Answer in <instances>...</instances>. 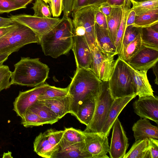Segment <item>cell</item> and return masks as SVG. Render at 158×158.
Instances as JSON below:
<instances>
[{"mask_svg": "<svg viewBox=\"0 0 158 158\" xmlns=\"http://www.w3.org/2000/svg\"><path fill=\"white\" fill-rule=\"evenodd\" d=\"M102 82L90 68H77L68 86L71 98L70 113L76 117L79 107L85 101L97 98Z\"/></svg>", "mask_w": 158, "mask_h": 158, "instance_id": "obj_1", "label": "cell"}, {"mask_svg": "<svg viewBox=\"0 0 158 158\" xmlns=\"http://www.w3.org/2000/svg\"><path fill=\"white\" fill-rule=\"evenodd\" d=\"M74 36L72 19L63 16L54 27L40 36V44L45 55L56 58L72 49Z\"/></svg>", "mask_w": 158, "mask_h": 158, "instance_id": "obj_2", "label": "cell"}, {"mask_svg": "<svg viewBox=\"0 0 158 158\" xmlns=\"http://www.w3.org/2000/svg\"><path fill=\"white\" fill-rule=\"evenodd\" d=\"M14 66L10 77L12 85L35 87L44 84L48 78L49 69L38 58L21 57Z\"/></svg>", "mask_w": 158, "mask_h": 158, "instance_id": "obj_3", "label": "cell"}, {"mask_svg": "<svg viewBox=\"0 0 158 158\" xmlns=\"http://www.w3.org/2000/svg\"><path fill=\"white\" fill-rule=\"evenodd\" d=\"M108 84L114 99L136 94L132 77L127 62L119 55L115 61Z\"/></svg>", "mask_w": 158, "mask_h": 158, "instance_id": "obj_4", "label": "cell"}, {"mask_svg": "<svg viewBox=\"0 0 158 158\" xmlns=\"http://www.w3.org/2000/svg\"><path fill=\"white\" fill-rule=\"evenodd\" d=\"M98 8L91 6L71 12L75 35L84 37L92 52L96 48L95 41V15Z\"/></svg>", "mask_w": 158, "mask_h": 158, "instance_id": "obj_5", "label": "cell"}, {"mask_svg": "<svg viewBox=\"0 0 158 158\" xmlns=\"http://www.w3.org/2000/svg\"><path fill=\"white\" fill-rule=\"evenodd\" d=\"M15 22V27L0 38V54L17 52L28 44H40V36L28 27Z\"/></svg>", "mask_w": 158, "mask_h": 158, "instance_id": "obj_6", "label": "cell"}, {"mask_svg": "<svg viewBox=\"0 0 158 158\" xmlns=\"http://www.w3.org/2000/svg\"><path fill=\"white\" fill-rule=\"evenodd\" d=\"M114 100L110 92L108 81H102L96 99L93 116L84 131L101 133Z\"/></svg>", "mask_w": 158, "mask_h": 158, "instance_id": "obj_7", "label": "cell"}, {"mask_svg": "<svg viewBox=\"0 0 158 158\" xmlns=\"http://www.w3.org/2000/svg\"><path fill=\"white\" fill-rule=\"evenodd\" d=\"M64 130L52 129L41 132L33 142L34 151L39 156L45 158H55L60 150V143Z\"/></svg>", "mask_w": 158, "mask_h": 158, "instance_id": "obj_8", "label": "cell"}, {"mask_svg": "<svg viewBox=\"0 0 158 158\" xmlns=\"http://www.w3.org/2000/svg\"><path fill=\"white\" fill-rule=\"evenodd\" d=\"M10 17L15 21L28 27L40 36L54 27L61 19L40 17L26 14L11 15Z\"/></svg>", "mask_w": 158, "mask_h": 158, "instance_id": "obj_9", "label": "cell"}, {"mask_svg": "<svg viewBox=\"0 0 158 158\" xmlns=\"http://www.w3.org/2000/svg\"><path fill=\"white\" fill-rule=\"evenodd\" d=\"M84 142L92 158H109L110 146L108 137L100 133L82 131Z\"/></svg>", "mask_w": 158, "mask_h": 158, "instance_id": "obj_10", "label": "cell"}, {"mask_svg": "<svg viewBox=\"0 0 158 158\" xmlns=\"http://www.w3.org/2000/svg\"><path fill=\"white\" fill-rule=\"evenodd\" d=\"M47 84L41 85L24 91H19L13 102V110L21 118L25 112L38 100L40 95L49 86Z\"/></svg>", "mask_w": 158, "mask_h": 158, "instance_id": "obj_11", "label": "cell"}, {"mask_svg": "<svg viewBox=\"0 0 158 158\" xmlns=\"http://www.w3.org/2000/svg\"><path fill=\"white\" fill-rule=\"evenodd\" d=\"M109 153L110 158H124L129 146L128 138L117 118L113 125Z\"/></svg>", "mask_w": 158, "mask_h": 158, "instance_id": "obj_12", "label": "cell"}, {"mask_svg": "<svg viewBox=\"0 0 158 158\" xmlns=\"http://www.w3.org/2000/svg\"><path fill=\"white\" fill-rule=\"evenodd\" d=\"M158 61V49L143 45L139 50L126 62L135 70L147 71Z\"/></svg>", "mask_w": 158, "mask_h": 158, "instance_id": "obj_13", "label": "cell"}, {"mask_svg": "<svg viewBox=\"0 0 158 158\" xmlns=\"http://www.w3.org/2000/svg\"><path fill=\"white\" fill-rule=\"evenodd\" d=\"M134 112L141 118L158 123V97L149 96L139 97L133 104Z\"/></svg>", "mask_w": 158, "mask_h": 158, "instance_id": "obj_14", "label": "cell"}, {"mask_svg": "<svg viewBox=\"0 0 158 158\" xmlns=\"http://www.w3.org/2000/svg\"><path fill=\"white\" fill-rule=\"evenodd\" d=\"M77 68H89L92 59V52L84 37L74 35L72 48Z\"/></svg>", "mask_w": 158, "mask_h": 158, "instance_id": "obj_15", "label": "cell"}, {"mask_svg": "<svg viewBox=\"0 0 158 158\" xmlns=\"http://www.w3.org/2000/svg\"><path fill=\"white\" fill-rule=\"evenodd\" d=\"M60 150L55 158H92L84 142H69L63 137L60 143Z\"/></svg>", "mask_w": 158, "mask_h": 158, "instance_id": "obj_16", "label": "cell"}, {"mask_svg": "<svg viewBox=\"0 0 158 158\" xmlns=\"http://www.w3.org/2000/svg\"><path fill=\"white\" fill-rule=\"evenodd\" d=\"M137 96L136 94L124 97L119 98L114 100L105 124L100 134L108 136L113 125L118 115L127 104Z\"/></svg>", "mask_w": 158, "mask_h": 158, "instance_id": "obj_17", "label": "cell"}, {"mask_svg": "<svg viewBox=\"0 0 158 158\" xmlns=\"http://www.w3.org/2000/svg\"><path fill=\"white\" fill-rule=\"evenodd\" d=\"M95 41L98 49L106 56L118 55L108 31L95 24Z\"/></svg>", "mask_w": 158, "mask_h": 158, "instance_id": "obj_18", "label": "cell"}, {"mask_svg": "<svg viewBox=\"0 0 158 158\" xmlns=\"http://www.w3.org/2000/svg\"><path fill=\"white\" fill-rule=\"evenodd\" d=\"M127 63L132 77L137 96L139 97L154 96V91L148 78L147 71L135 70Z\"/></svg>", "mask_w": 158, "mask_h": 158, "instance_id": "obj_19", "label": "cell"}, {"mask_svg": "<svg viewBox=\"0 0 158 158\" xmlns=\"http://www.w3.org/2000/svg\"><path fill=\"white\" fill-rule=\"evenodd\" d=\"M132 129L135 141L146 138L158 139V128L152 125L149 119L141 118L133 124Z\"/></svg>", "mask_w": 158, "mask_h": 158, "instance_id": "obj_20", "label": "cell"}, {"mask_svg": "<svg viewBox=\"0 0 158 158\" xmlns=\"http://www.w3.org/2000/svg\"><path fill=\"white\" fill-rule=\"evenodd\" d=\"M38 100L48 107L59 119L70 113L71 98L69 94L61 98Z\"/></svg>", "mask_w": 158, "mask_h": 158, "instance_id": "obj_21", "label": "cell"}, {"mask_svg": "<svg viewBox=\"0 0 158 158\" xmlns=\"http://www.w3.org/2000/svg\"><path fill=\"white\" fill-rule=\"evenodd\" d=\"M96 99L93 98L85 101L78 109L75 117L86 126L89 123L93 116Z\"/></svg>", "mask_w": 158, "mask_h": 158, "instance_id": "obj_22", "label": "cell"}, {"mask_svg": "<svg viewBox=\"0 0 158 158\" xmlns=\"http://www.w3.org/2000/svg\"><path fill=\"white\" fill-rule=\"evenodd\" d=\"M131 3L130 0H125L122 6V15L121 23L118 28L114 44L116 51L119 55L121 51L123 38L126 28L127 19L129 11L131 9Z\"/></svg>", "mask_w": 158, "mask_h": 158, "instance_id": "obj_23", "label": "cell"}, {"mask_svg": "<svg viewBox=\"0 0 158 158\" xmlns=\"http://www.w3.org/2000/svg\"><path fill=\"white\" fill-rule=\"evenodd\" d=\"M122 6L112 7L110 15L106 17L108 30L110 37L114 43L122 18Z\"/></svg>", "mask_w": 158, "mask_h": 158, "instance_id": "obj_24", "label": "cell"}, {"mask_svg": "<svg viewBox=\"0 0 158 158\" xmlns=\"http://www.w3.org/2000/svg\"><path fill=\"white\" fill-rule=\"evenodd\" d=\"M141 34L143 45L158 49V23L142 28Z\"/></svg>", "mask_w": 158, "mask_h": 158, "instance_id": "obj_25", "label": "cell"}, {"mask_svg": "<svg viewBox=\"0 0 158 158\" xmlns=\"http://www.w3.org/2000/svg\"><path fill=\"white\" fill-rule=\"evenodd\" d=\"M124 158H149L148 138L135 141Z\"/></svg>", "mask_w": 158, "mask_h": 158, "instance_id": "obj_26", "label": "cell"}, {"mask_svg": "<svg viewBox=\"0 0 158 158\" xmlns=\"http://www.w3.org/2000/svg\"><path fill=\"white\" fill-rule=\"evenodd\" d=\"M29 109L37 114L47 124H52L59 120L48 107L38 100Z\"/></svg>", "mask_w": 158, "mask_h": 158, "instance_id": "obj_27", "label": "cell"}, {"mask_svg": "<svg viewBox=\"0 0 158 158\" xmlns=\"http://www.w3.org/2000/svg\"><path fill=\"white\" fill-rule=\"evenodd\" d=\"M158 23V8L136 15L133 26L143 28L148 27Z\"/></svg>", "mask_w": 158, "mask_h": 158, "instance_id": "obj_28", "label": "cell"}, {"mask_svg": "<svg viewBox=\"0 0 158 158\" xmlns=\"http://www.w3.org/2000/svg\"><path fill=\"white\" fill-rule=\"evenodd\" d=\"M33 0H0V14L25 8Z\"/></svg>", "mask_w": 158, "mask_h": 158, "instance_id": "obj_29", "label": "cell"}, {"mask_svg": "<svg viewBox=\"0 0 158 158\" xmlns=\"http://www.w3.org/2000/svg\"><path fill=\"white\" fill-rule=\"evenodd\" d=\"M142 45L141 31L135 39L121 51L118 55L127 61L139 50Z\"/></svg>", "mask_w": 158, "mask_h": 158, "instance_id": "obj_30", "label": "cell"}, {"mask_svg": "<svg viewBox=\"0 0 158 158\" xmlns=\"http://www.w3.org/2000/svg\"><path fill=\"white\" fill-rule=\"evenodd\" d=\"M114 55L106 56L101 67L99 78L103 81H108L113 72L115 61Z\"/></svg>", "mask_w": 158, "mask_h": 158, "instance_id": "obj_31", "label": "cell"}, {"mask_svg": "<svg viewBox=\"0 0 158 158\" xmlns=\"http://www.w3.org/2000/svg\"><path fill=\"white\" fill-rule=\"evenodd\" d=\"M68 95V86L65 88H61L49 85L40 95L38 99H48L61 98Z\"/></svg>", "mask_w": 158, "mask_h": 158, "instance_id": "obj_32", "label": "cell"}, {"mask_svg": "<svg viewBox=\"0 0 158 158\" xmlns=\"http://www.w3.org/2000/svg\"><path fill=\"white\" fill-rule=\"evenodd\" d=\"M21 118V124L26 127L39 126L47 124L37 114L30 109L27 110Z\"/></svg>", "mask_w": 158, "mask_h": 158, "instance_id": "obj_33", "label": "cell"}, {"mask_svg": "<svg viewBox=\"0 0 158 158\" xmlns=\"http://www.w3.org/2000/svg\"><path fill=\"white\" fill-rule=\"evenodd\" d=\"M32 8L34 11L33 16L42 18H51L52 15L50 6L43 0H35Z\"/></svg>", "mask_w": 158, "mask_h": 158, "instance_id": "obj_34", "label": "cell"}, {"mask_svg": "<svg viewBox=\"0 0 158 158\" xmlns=\"http://www.w3.org/2000/svg\"><path fill=\"white\" fill-rule=\"evenodd\" d=\"M62 137L66 140L73 143L84 142L82 131L73 127L65 128Z\"/></svg>", "mask_w": 158, "mask_h": 158, "instance_id": "obj_35", "label": "cell"}, {"mask_svg": "<svg viewBox=\"0 0 158 158\" xmlns=\"http://www.w3.org/2000/svg\"><path fill=\"white\" fill-rule=\"evenodd\" d=\"M141 28L130 25L126 27L123 40L121 51L134 40L141 31Z\"/></svg>", "mask_w": 158, "mask_h": 158, "instance_id": "obj_36", "label": "cell"}, {"mask_svg": "<svg viewBox=\"0 0 158 158\" xmlns=\"http://www.w3.org/2000/svg\"><path fill=\"white\" fill-rule=\"evenodd\" d=\"M158 8V0H149L132 4L131 8L138 15L144 12Z\"/></svg>", "mask_w": 158, "mask_h": 158, "instance_id": "obj_37", "label": "cell"}, {"mask_svg": "<svg viewBox=\"0 0 158 158\" xmlns=\"http://www.w3.org/2000/svg\"><path fill=\"white\" fill-rule=\"evenodd\" d=\"M106 56L97 48L95 49L92 52V62L90 68L98 77L101 67Z\"/></svg>", "mask_w": 158, "mask_h": 158, "instance_id": "obj_38", "label": "cell"}, {"mask_svg": "<svg viewBox=\"0 0 158 158\" xmlns=\"http://www.w3.org/2000/svg\"><path fill=\"white\" fill-rule=\"evenodd\" d=\"M11 73L8 66L0 65V92L10 88L12 85L10 81Z\"/></svg>", "mask_w": 158, "mask_h": 158, "instance_id": "obj_39", "label": "cell"}, {"mask_svg": "<svg viewBox=\"0 0 158 158\" xmlns=\"http://www.w3.org/2000/svg\"><path fill=\"white\" fill-rule=\"evenodd\" d=\"M49 4L53 16L59 17L63 10V0H51Z\"/></svg>", "mask_w": 158, "mask_h": 158, "instance_id": "obj_40", "label": "cell"}, {"mask_svg": "<svg viewBox=\"0 0 158 158\" xmlns=\"http://www.w3.org/2000/svg\"><path fill=\"white\" fill-rule=\"evenodd\" d=\"M148 153L149 158H158V140L148 138Z\"/></svg>", "mask_w": 158, "mask_h": 158, "instance_id": "obj_41", "label": "cell"}, {"mask_svg": "<svg viewBox=\"0 0 158 158\" xmlns=\"http://www.w3.org/2000/svg\"><path fill=\"white\" fill-rule=\"evenodd\" d=\"M95 21L100 27L108 29L106 17L98 10L96 13Z\"/></svg>", "mask_w": 158, "mask_h": 158, "instance_id": "obj_42", "label": "cell"}, {"mask_svg": "<svg viewBox=\"0 0 158 158\" xmlns=\"http://www.w3.org/2000/svg\"><path fill=\"white\" fill-rule=\"evenodd\" d=\"M73 0H63V16L69 17L71 13Z\"/></svg>", "mask_w": 158, "mask_h": 158, "instance_id": "obj_43", "label": "cell"}, {"mask_svg": "<svg viewBox=\"0 0 158 158\" xmlns=\"http://www.w3.org/2000/svg\"><path fill=\"white\" fill-rule=\"evenodd\" d=\"M87 0H73L71 12L87 6Z\"/></svg>", "mask_w": 158, "mask_h": 158, "instance_id": "obj_44", "label": "cell"}, {"mask_svg": "<svg viewBox=\"0 0 158 158\" xmlns=\"http://www.w3.org/2000/svg\"><path fill=\"white\" fill-rule=\"evenodd\" d=\"M108 0H87V6H94L98 8L107 3Z\"/></svg>", "mask_w": 158, "mask_h": 158, "instance_id": "obj_45", "label": "cell"}, {"mask_svg": "<svg viewBox=\"0 0 158 158\" xmlns=\"http://www.w3.org/2000/svg\"><path fill=\"white\" fill-rule=\"evenodd\" d=\"M135 16V12L134 10L131 9L127 16L126 27L130 25H133L134 24Z\"/></svg>", "mask_w": 158, "mask_h": 158, "instance_id": "obj_46", "label": "cell"}, {"mask_svg": "<svg viewBox=\"0 0 158 158\" xmlns=\"http://www.w3.org/2000/svg\"><path fill=\"white\" fill-rule=\"evenodd\" d=\"M15 22V21L10 17L5 18L0 17V28L12 25Z\"/></svg>", "mask_w": 158, "mask_h": 158, "instance_id": "obj_47", "label": "cell"}, {"mask_svg": "<svg viewBox=\"0 0 158 158\" xmlns=\"http://www.w3.org/2000/svg\"><path fill=\"white\" fill-rule=\"evenodd\" d=\"M112 9V7L106 3L99 7L98 10L107 17L110 15Z\"/></svg>", "mask_w": 158, "mask_h": 158, "instance_id": "obj_48", "label": "cell"}, {"mask_svg": "<svg viewBox=\"0 0 158 158\" xmlns=\"http://www.w3.org/2000/svg\"><path fill=\"white\" fill-rule=\"evenodd\" d=\"M125 1V0H108L107 3L112 7H121Z\"/></svg>", "mask_w": 158, "mask_h": 158, "instance_id": "obj_49", "label": "cell"}, {"mask_svg": "<svg viewBox=\"0 0 158 158\" xmlns=\"http://www.w3.org/2000/svg\"><path fill=\"white\" fill-rule=\"evenodd\" d=\"M16 25V22L10 25L0 28V38L14 28Z\"/></svg>", "mask_w": 158, "mask_h": 158, "instance_id": "obj_50", "label": "cell"}, {"mask_svg": "<svg viewBox=\"0 0 158 158\" xmlns=\"http://www.w3.org/2000/svg\"><path fill=\"white\" fill-rule=\"evenodd\" d=\"M14 52H15L14 51H10L0 54V65L3 64V63L8 59L9 56Z\"/></svg>", "mask_w": 158, "mask_h": 158, "instance_id": "obj_51", "label": "cell"}, {"mask_svg": "<svg viewBox=\"0 0 158 158\" xmlns=\"http://www.w3.org/2000/svg\"><path fill=\"white\" fill-rule=\"evenodd\" d=\"M158 62L154 65L152 67L153 73L155 76L154 82L156 85L158 84Z\"/></svg>", "mask_w": 158, "mask_h": 158, "instance_id": "obj_52", "label": "cell"}, {"mask_svg": "<svg viewBox=\"0 0 158 158\" xmlns=\"http://www.w3.org/2000/svg\"><path fill=\"white\" fill-rule=\"evenodd\" d=\"M11 156V152H10L8 151L7 152L4 153L3 155L2 158H13Z\"/></svg>", "mask_w": 158, "mask_h": 158, "instance_id": "obj_53", "label": "cell"}, {"mask_svg": "<svg viewBox=\"0 0 158 158\" xmlns=\"http://www.w3.org/2000/svg\"><path fill=\"white\" fill-rule=\"evenodd\" d=\"M148 0H130L132 4L135 3H139Z\"/></svg>", "mask_w": 158, "mask_h": 158, "instance_id": "obj_54", "label": "cell"}, {"mask_svg": "<svg viewBox=\"0 0 158 158\" xmlns=\"http://www.w3.org/2000/svg\"><path fill=\"white\" fill-rule=\"evenodd\" d=\"M46 3H48L49 4H50L51 0H43Z\"/></svg>", "mask_w": 158, "mask_h": 158, "instance_id": "obj_55", "label": "cell"}]
</instances>
